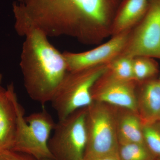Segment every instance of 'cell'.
<instances>
[{
  "mask_svg": "<svg viewBox=\"0 0 160 160\" xmlns=\"http://www.w3.org/2000/svg\"><path fill=\"white\" fill-rule=\"evenodd\" d=\"M125 0H24L19 7L26 25L49 37L66 36L97 44L111 34Z\"/></svg>",
  "mask_w": 160,
  "mask_h": 160,
  "instance_id": "obj_1",
  "label": "cell"
},
{
  "mask_svg": "<svg viewBox=\"0 0 160 160\" xmlns=\"http://www.w3.org/2000/svg\"><path fill=\"white\" fill-rule=\"evenodd\" d=\"M20 66L24 86L32 99L44 105L51 102L68 72L63 53L38 28L26 30Z\"/></svg>",
  "mask_w": 160,
  "mask_h": 160,
  "instance_id": "obj_2",
  "label": "cell"
},
{
  "mask_svg": "<svg viewBox=\"0 0 160 160\" xmlns=\"http://www.w3.org/2000/svg\"><path fill=\"white\" fill-rule=\"evenodd\" d=\"M109 70V63L75 72H68L51 102L59 120L93 103L92 90Z\"/></svg>",
  "mask_w": 160,
  "mask_h": 160,
  "instance_id": "obj_3",
  "label": "cell"
},
{
  "mask_svg": "<svg viewBox=\"0 0 160 160\" xmlns=\"http://www.w3.org/2000/svg\"><path fill=\"white\" fill-rule=\"evenodd\" d=\"M16 133L11 150L29 155L36 159L53 158L49 148L52 132L56 124L45 109L25 118L24 109L18 105Z\"/></svg>",
  "mask_w": 160,
  "mask_h": 160,
  "instance_id": "obj_4",
  "label": "cell"
},
{
  "mask_svg": "<svg viewBox=\"0 0 160 160\" xmlns=\"http://www.w3.org/2000/svg\"><path fill=\"white\" fill-rule=\"evenodd\" d=\"M87 108L59 120L49 139V148L56 160H84L87 143Z\"/></svg>",
  "mask_w": 160,
  "mask_h": 160,
  "instance_id": "obj_5",
  "label": "cell"
},
{
  "mask_svg": "<svg viewBox=\"0 0 160 160\" xmlns=\"http://www.w3.org/2000/svg\"><path fill=\"white\" fill-rule=\"evenodd\" d=\"M86 127L87 143L84 160L118 154L117 129L109 109L93 103L87 107Z\"/></svg>",
  "mask_w": 160,
  "mask_h": 160,
  "instance_id": "obj_6",
  "label": "cell"
},
{
  "mask_svg": "<svg viewBox=\"0 0 160 160\" xmlns=\"http://www.w3.org/2000/svg\"><path fill=\"white\" fill-rule=\"evenodd\" d=\"M139 23L120 55L160 59V0H150Z\"/></svg>",
  "mask_w": 160,
  "mask_h": 160,
  "instance_id": "obj_7",
  "label": "cell"
},
{
  "mask_svg": "<svg viewBox=\"0 0 160 160\" xmlns=\"http://www.w3.org/2000/svg\"><path fill=\"white\" fill-rule=\"evenodd\" d=\"M130 30L113 36L96 48L79 53L63 52L68 72H75L110 62L119 56L126 47Z\"/></svg>",
  "mask_w": 160,
  "mask_h": 160,
  "instance_id": "obj_8",
  "label": "cell"
},
{
  "mask_svg": "<svg viewBox=\"0 0 160 160\" xmlns=\"http://www.w3.org/2000/svg\"><path fill=\"white\" fill-rule=\"evenodd\" d=\"M133 82L118 79L108 70L93 86L92 99L126 108L138 114L137 98Z\"/></svg>",
  "mask_w": 160,
  "mask_h": 160,
  "instance_id": "obj_9",
  "label": "cell"
},
{
  "mask_svg": "<svg viewBox=\"0 0 160 160\" xmlns=\"http://www.w3.org/2000/svg\"><path fill=\"white\" fill-rule=\"evenodd\" d=\"M18 103L13 83L6 89L0 86V152L12 149L17 127Z\"/></svg>",
  "mask_w": 160,
  "mask_h": 160,
  "instance_id": "obj_10",
  "label": "cell"
},
{
  "mask_svg": "<svg viewBox=\"0 0 160 160\" xmlns=\"http://www.w3.org/2000/svg\"><path fill=\"white\" fill-rule=\"evenodd\" d=\"M146 82L137 98L138 115L143 125L157 122L160 118V82Z\"/></svg>",
  "mask_w": 160,
  "mask_h": 160,
  "instance_id": "obj_11",
  "label": "cell"
},
{
  "mask_svg": "<svg viewBox=\"0 0 160 160\" xmlns=\"http://www.w3.org/2000/svg\"><path fill=\"white\" fill-rule=\"evenodd\" d=\"M150 0H125L115 18L111 34L116 35L130 30L145 16Z\"/></svg>",
  "mask_w": 160,
  "mask_h": 160,
  "instance_id": "obj_12",
  "label": "cell"
},
{
  "mask_svg": "<svg viewBox=\"0 0 160 160\" xmlns=\"http://www.w3.org/2000/svg\"><path fill=\"white\" fill-rule=\"evenodd\" d=\"M119 143H136L145 144L143 125L137 113L127 114L120 121L117 129Z\"/></svg>",
  "mask_w": 160,
  "mask_h": 160,
  "instance_id": "obj_13",
  "label": "cell"
},
{
  "mask_svg": "<svg viewBox=\"0 0 160 160\" xmlns=\"http://www.w3.org/2000/svg\"><path fill=\"white\" fill-rule=\"evenodd\" d=\"M120 160H154L157 158L145 144L119 143Z\"/></svg>",
  "mask_w": 160,
  "mask_h": 160,
  "instance_id": "obj_14",
  "label": "cell"
},
{
  "mask_svg": "<svg viewBox=\"0 0 160 160\" xmlns=\"http://www.w3.org/2000/svg\"><path fill=\"white\" fill-rule=\"evenodd\" d=\"M133 58L119 55L109 63V72L114 78L126 81H134Z\"/></svg>",
  "mask_w": 160,
  "mask_h": 160,
  "instance_id": "obj_15",
  "label": "cell"
},
{
  "mask_svg": "<svg viewBox=\"0 0 160 160\" xmlns=\"http://www.w3.org/2000/svg\"><path fill=\"white\" fill-rule=\"evenodd\" d=\"M133 68L135 81H148L158 72L156 63L150 58L140 57L134 58Z\"/></svg>",
  "mask_w": 160,
  "mask_h": 160,
  "instance_id": "obj_16",
  "label": "cell"
},
{
  "mask_svg": "<svg viewBox=\"0 0 160 160\" xmlns=\"http://www.w3.org/2000/svg\"><path fill=\"white\" fill-rule=\"evenodd\" d=\"M143 133L147 148L157 158H160V121L143 125Z\"/></svg>",
  "mask_w": 160,
  "mask_h": 160,
  "instance_id": "obj_17",
  "label": "cell"
},
{
  "mask_svg": "<svg viewBox=\"0 0 160 160\" xmlns=\"http://www.w3.org/2000/svg\"><path fill=\"white\" fill-rule=\"evenodd\" d=\"M0 160H37L29 155L12 151L6 150L0 152Z\"/></svg>",
  "mask_w": 160,
  "mask_h": 160,
  "instance_id": "obj_18",
  "label": "cell"
},
{
  "mask_svg": "<svg viewBox=\"0 0 160 160\" xmlns=\"http://www.w3.org/2000/svg\"><path fill=\"white\" fill-rule=\"evenodd\" d=\"M89 160H120L118 154L108 155L103 156Z\"/></svg>",
  "mask_w": 160,
  "mask_h": 160,
  "instance_id": "obj_19",
  "label": "cell"
},
{
  "mask_svg": "<svg viewBox=\"0 0 160 160\" xmlns=\"http://www.w3.org/2000/svg\"><path fill=\"white\" fill-rule=\"evenodd\" d=\"M37 160H56L53 158H46L42 159Z\"/></svg>",
  "mask_w": 160,
  "mask_h": 160,
  "instance_id": "obj_20",
  "label": "cell"
},
{
  "mask_svg": "<svg viewBox=\"0 0 160 160\" xmlns=\"http://www.w3.org/2000/svg\"><path fill=\"white\" fill-rule=\"evenodd\" d=\"M2 75L0 73V84H1V82H2Z\"/></svg>",
  "mask_w": 160,
  "mask_h": 160,
  "instance_id": "obj_21",
  "label": "cell"
},
{
  "mask_svg": "<svg viewBox=\"0 0 160 160\" xmlns=\"http://www.w3.org/2000/svg\"><path fill=\"white\" fill-rule=\"evenodd\" d=\"M19 3H22L24 2V0H17Z\"/></svg>",
  "mask_w": 160,
  "mask_h": 160,
  "instance_id": "obj_22",
  "label": "cell"
},
{
  "mask_svg": "<svg viewBox=\"0 0 160 160\" xmlns=\"http://www.w3.org/2000/svg\"><path fill=\"white\" fill-rule=\"evenodd\" d=\"M154 160H160V158H156Z\"/></svg>",
  "mask_w": 160,
  "mask_h": 160,
  "instance_id": "obj_23",
  "label": "cell"
},
{
  "mask_svg": "<svg viewBox=\"0 0 160 160\" xmlns=\"http://www.w3.org/2000/svg\"><path fill=\"white\" fill-rule=\"evenodd\" d=\"M159 121L160 122V118H159Z\"/></svg>",
  "mask_w": 160,
  "mask_h": 160,
  "instance_id": "obj_24",
  "label": "cell"
},
{
  "mask_svg": "<svg viewBox=\"0 0 160 160\" xmlns=\"http://www.w3.org/2000/svg\"></svg>",
  "mask_w": 160,
  "mask_h": 160,
  "instance_id": "obj_25",
  "label": "cell"
}]
</instances>
